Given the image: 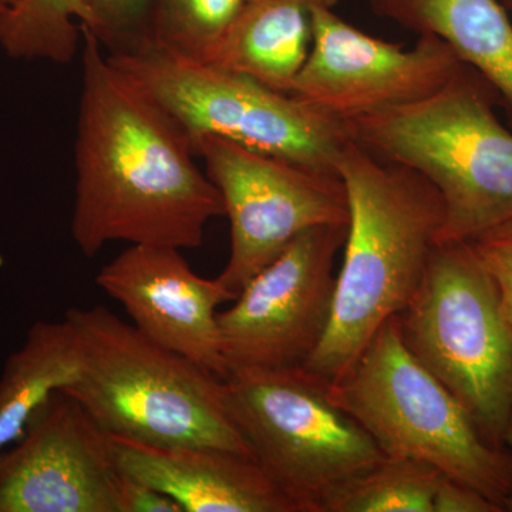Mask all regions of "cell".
Masks as SVG:
<instances>
[{
    "mask_svg": "<svg viewBox=\"0 0 512 512\" xmlns=\"http://www.w3.org/2000/svg\"><path fill=\"white\" fill-rule=\"evenodd\" d=\"M82 33L72 237L86 258L114 241L194 249L224 215L188 134L126 73L92 29Z\"/></svg>",
    "mask_w": 512,
    "mask_h": 512,
    "instance_id": "6da1fadb",
    "label": "cell"
},
{
    "mask_svg": "<svg viewBox=\"0 0 512 512\" xmlns=\"http://www.w3.org/2000/svg\"><path fill=\"white\" fill-rule=\"evenodd\" d=\"M349 225L328 328L305 369L332 382L404 311L437 245L443 202L419 173L350 140L336 161Z\"/></svg>",
    "mask_w": 512,
    "mask_h": 512,
    "instance_id": "7a4b0ae2",
    "label": "cell"
},
{
    "mask_svg": "<svg viewBox=\"0 0 512 512\" xmlns=\"http://www.w3.org/2000/svg\"><path fill=\"white\" fill-rule=\"evenodd\" d=\"M82 357L73 397L109 436L154 446L217 447L254 457L227 406L224 379L163 348L103 305L64 315Z\"/></svg>",
    "mask_w": 512,
    "mask_h": 512,
    "instance_id": "3957f363",
    "label": "cell"
},
{
    "mask_svg": "<svg viewBox=\"0 0 512 512\" xmlns=\"http://www.w3.org/2000/svg\"><path fill=\"white\" fill-rule=\"evenodd\" d=\"M495 97L466 64L436 93L349 123L359 146L439 192L437 245L473 242L512 222V133L495 114Z\"/></svg>",
    "mask_w": 512,
    "mask_h": 512,
    "instance_id": "277c9868",
    "label": "cell"
},
{
    "mask_svg": "<svg viewBox=\"0 0 512 512\" xmlns=\"http://www.w3.org/2000/svg\"><path fill=\"white\" fill-rule=\"evenodd\" d=\"M328 392L384 456L434 467L505 511L512 483L510 454L484 436L466 407L406 348L396 318L342 376L328 382Z\"/></svg>",
    "mask_w": 512,
    "mask_h": 512,
    "instance_id": "5b68a950",
    "label": "cell"
},
{
    "mask_svg": "<svg viewBox=\"0 0 512 512\" xmlns=\"http://www.w3.org/2000/svg\"><path fill=\"white\" fill-rule=\"evenodd\" d=\"M106 52L121 72L183 127L192 147L202 137L227 138L259 153L338 174L336 161L352 140L349 124L320 113L292 94L178 55L147 35Z\"/></svg>",
    "mask_w": 512,
    "mask_h": 512,
    "instance_id": "8992f818",
    "label": "cell"
},
{
    "mask_svg": "<svg viewBox=\"0 0 512 512\" xmlns=\"http://www.w3.org/2000/svg\"><path fill=\"white\" fill-rule=\"evenodd\" d=\"M229 414L256 463L298 512H329L383 460L369 433L303 366L238 370L224 379Z\"/></svg>",
    "mask_w": 512,
    "mask_h": 512,
    "instance_id": "52a82bcc",
    "label": "cell"
},
{
    "mask_svg": "<svg viewBox=\"0 0 512 512\" xmlns=\"http://www.w3.org/2000/svg\"><path fill=\"white\" fill-rule=\"evenodd\" d=\"M406 348L456 396L495 446L512 410V326L470 242L434 248L412 301L396 316Z\"/></svg>",
    "mask_w": 512,
    "mask_h": 512,
    "instance_id": "ba28073f",
    "label": "cell"
},
{
    "mask_svg": "<svg viewBox=\"0 0 512 512\" xmlns=\"http://www.w3.org/2000/svg\"><path fill=\"white\" fill-rule=\"evenodd\" d=\"M194 153L204 160L231 224V254L217 278L235 299L303 232L349 224L348 195L338 174L259 153L227 138L202 137L195 141Z\"/></svg>",
    "mask_w": 512,
    "mask_h": 512,
    "instance_id": "9c48e42d",
    "label": "cell"
},
{
    "mask_svg": "<svg viewBox=\"0 0 512 512\" xmlns=\"http://www.w3.org/2000/svg\"><path fill=\"white\" fill-rule=\"evenodd\" d=\"M348 225L303 232L218 313L228 375L305 365L328 328Z\"/></svg>",
    "mask_w": 512,
    "mask_h": 512,
    "instance_id": "30bf717a",
    "label": "cell"
},
{
    "mask_svg": "<svg viewBox=\"0 0 512 512\" xmlns=\"http://www.w3.org/2000/svg\"><path fill=\"white\" fill-rule=\"evenodd\" d=\"M312 32L311 52L291 94L346 124L424 99L466 66L440 37L420 35L404 49L350 25L333 6H313Z\"/></svg>",
    "mask_w": 512,
    "mask_h": 512,
    "instance_id": "8fae6325",
    "label": "cell"
},
{
    "mask_svg": "<svg viewBox=\"0 0 512 512\" xmlns=\"http://www.w3.org/2000/svg\"><path fill=\"white\" fill-rule=\"evenodd\" d=\"M119 478L107 434L59 390L0 451V512H119Z\"/></svg>",
    "mask_w": 512,
    "mask_h": 512,
    "instance_id": "7c38bea8",
    "label": "cell"
},
{
    "mask_svg": "<svg viewBox=\"0 0 512 512\" xmlns=\"http://www.w3.org/2000/svg\"><path fill=\"white\" fill-rule=\"evenodd\" d=\"M148 339L225 379L218 306L235 298L218 278L195 274L181 249L130 245L96 275Z\"/></svg>",
    "mask_w": 512,
    "mask_h": 512,
    "instance_id": "4fadbf2b",
    "label": "cell"
},
{
    "mask_svg": "<svg viewBox=\"0 0 512 512\" xmlns=\"http://www.w3.org/2000/svg\"><path fill=\"white\" fill-rule=\"evenodd\" d=\"M107 439L120 471L173 498L183 512H298L254 457L217 447Z\"/></svg>",
    "mask_w": 512,
    "mask_h": 512,
    "instance_id": "5bb4252c",
    "label": "cell"
},
{
    "mask_svg": "<svg viewBox=\"0 0 512 512\" xmlns=\"http://www.w3.org/2000/svg\"><path fill=\"white\" fill-rule=\"evenodd\" d=\"M377 15L440 37L512 116V18L501 0H372Z\"/></svg>",
    "mask_w": 512,
    "mask_h": 512,
    "instance_id": "9a60e30c",
    "label": "cell"
},
{
    "mask_svg": "<svg viewBox=\"0 0 512 512\" xmlns=\"http://www.w3.org/2000/svg\"><path fill=\"white\" fill-rule=\"evenodd\" d=\"M338 0H247L210 62L291 94L312 47V8Z\"/></svg>",
    "mask_w": 512,
    "mask_h": 512,
    "instance_id": "2e32d148",
    "label": "cell"
},
{
    "mask_svg": "<svg viewBox=\"0 0 512 512\" xmlns=\"http://www.w3.org/2000/svg\"><path fill=\"white\" fill-rule=\"evenodd\" d=\"M82 373V357L69 320L37 322L0 376V451L16 443L43 406Z\"/></svg>",
    "mask_w": 512,
    "mask_h": 512,
    "instance_id": "e0dca14e",
    "label": "cell"
},
{
    "mask_svg": "<svg viewBox=\"0 0 512 512\" xmlns=\"http://www.w3.org/2000/svg\"><path fill=\"white\" fill-rule=\"evenodd\" d=\"M80 25H93L82 0H19L0 16V47L12 59L70 63L82 46Z\"/></svg>",
    "mask_w": 512,
    "mask_h": 512,
    "instance_id": "ac0fdd59",
    "label": "cell"
},
{
    "mask_svg": "<svg viewBox=\"0 0 512 512\" xmlns=\"http://www.w3.org/2000/svg\"><path fill=\"white\" fill-rule=\"evenodd\" d=\"M441 476L419 461L384 457L353 481L329 512H433Z\"/></svg>",
    "mask_w": 512,
    "mask_h": 512,
    "instance_id": "d6986e66",
    "label": "cell"
},
{
    "mask_svg": "<svg viewBox=\"0 0 512 512\" xmlns=\"http://www.w3.org/2000/svg\"><path fill=\"white\" fill-rule=\"evenodd\" d=\"M247 0H154L146 35L178 55L210 62Z\"/></svg>",
    "mask_w": 512,
    "mask_h": 512,
    "instance_id": "ffe728a7",
    "label": "cell"
},
{
    "mask_svg": "<svg viewBox=\"0 0 512 512\" xmlns=\"http://www.w3.org/2000/svg\"><path fill=\"white\" fill-rule=\"evenodd\" d=\"M106 50L123 49L146 35L154 0H82ZM89 28V26H87Z\"/></svg>",
    "mask_w": 512,
    "mask_h": 512,
    "instance_id": "44dd1931",
    "label": "cell"
},
{
    "mask_svg": "<svg viewBox=\"0 0 512 512\" xmlns=\"http://www.w3.org/2000/svg\"><path fill=\"white\" fill-rule=\"evenodd\" d=\"M500 295L501 309L512 326V222L470 242Z\"/></svg>",
    "mask_w": 512,
    "mask_h": 512,
    "instance_id": "7402d4cb",
    "label": "cell"
},
{
    "mask_svg": "<svg viewBox=\"0 0 512 512\" xmlns=\"http://www.w3.org/2000/svg\"><path fill=\"white\" fill-rule=\"evenodd\" d=\"M119 512H183L173 498L120 471L117 485Z\"/></svg>",
    "mask_w": 512,
    "mask_h": 512,
    "instance_id": "603a6c76",
    "label": "cell"
},
{
    "mask_svg": "<svg viewBox=\"0 0 512 512\" xmlns=\"http://www.w3.org/2000/svg\"><path fill=\"white\" fill-rule=\"evenodd\" d=\"M433 512H503L476 488L441 476L434 495Z\"/></svg>",
    "mask_w": 512,
    "mask_h": 512,
    "instance_id": "cb8c5ba5",
    "label": "cell"
},
{
    "mask_svg": "<svg viewBox=\"0 0 512 512\" xmlns=\"http://www.w3.org/2000/svg\"><path fill=\"white\" fill-rule=\"evenodd\" d=\"M504 447H505V450L508 451V454H510L511 467H512V410L510 413V417H508L507 427H505ZM505 511L512 512V483H511V491H510V495H508L507 507H505Z\"/></svg>",
    "mask_w": 512,
    "mask_h": 512,
    "instance_id": "d4e9b609",
    "label": "cell"
},
{
    "mask_svg": "<svg viewBox=\"0 0 512 512\" xmlns=\"http://www.w3.org/2000/svg\"><path fill=\"white\" fill-rule=\"evenodd\" d=\"M18 2L19 0H0V16L5 15V13L12 9Z\"/></svg>",
    "mask_w": 512,
    "mask_h": 512,
    "instance_id": "484cf974",
    "label": "cell"
},
{
    "mask_svg": "<svg viewBox=\"0 0 512 512\" xmlns=\"http://www.w3.org/2000/svg\"><path fill=\"white\" fill-rule=\"evenodd\" d=\"M505 8H507L508 12H510L512 18V0H507V3H505Z\"/></svg>",
    "mask_w": 512,
    "mask_h": 512,
    "instance_id": "4316f807",
    "label": "cell"
}]
</instances>
